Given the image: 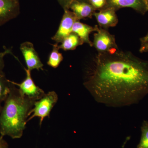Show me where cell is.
<instances>
[{
    "label": "cell",
    "instance_id": "obj_10",
    "mask_svg": "<svg viewBox=\"0 0 148 148\" xmlns=\"http://www.w3.org/2000/svg\"><path fill=\"white\" fill-rule=\"evenodd\" d=\"M116 11L112 8H103L98 12H95L93 16H95L100 27L108 30L110 27H115L118 23Z\"/></svg>",
    "mask_w": 148,
    "mask_h": 148
},
{
    "label": "cell",
    "instance_id": "obj_12",
    "mask_svg": "<svg viewBox=\"0 0 148 148\" xmlns=\"http://www.w3.org/2000/svg\"><path fill=\"white\" fill-rule=\"evenodd\" d=\"M98 29L97 26L92 27L86 24L77 21L74 23L72 29V32L75 33L79 37L84 43L87 44L90 47L93 46L90 40L89 36L92 32H97Z\"/></svg>",
    "mask_w": 148,
    "mask_h": 148
},
{
    "label": "cell",
    "instance_id": "obj_18",
    "mask_svg": "<svg viewBox=\"0 0 148 148\" xmlns=\"http://www.w3.org/2000/svg\"><path fill=\"white\" fill-rule=\"evenodd\" d=\"M64 10H69L70 6L75 2H87L88 0H56Z\"/></svg>",
    "mask_w": 148,
    "mask_h": 148
},
{
    "label": "cell",
    "instance_id": "obj_1",
    "mask_svg": "<svg viewBox=\"0 0 148 148\" xmlns=\"http://www.w3.org/2000/svg\"><path fill=\"white\" fill-rule=\"evenodd\" d=\"M84 85L99 103L112 107L136 104L148 94V61L119 49L98 53Z\"/></svg>",
    "mask_w": 148,
    "mask_h": 148
},
{
    "label": "cell",
    "instance_id": "obj_17",
    "mask_svg": "<svg viewBox=\"0 0 148 148\" xmlns=\"http://www.w3.org/2000/svg\"><path fill=\"white\" fill-rule=\"evenodd\" d=\"M88 3L95 10H101L104 8L106 4V0H88Z\"/></svg>",
    "mask_w": 148,
    "mask_h": 148
},
{
    "label": "cell",
    "instance_id": "obj_14",
    "mask_svg": "<svg viewBox=\"0 0 148 148\" xmlns=\"http://www.w3.org/2000/svg\"><path fill=\"white\" fill-rule=\"evenodd\" d=\"M11 82L8 79L3 71H0V112L10 90Z\"/></svg>",
    "mask_w": 148,
    "mask_h": 148
},
{
    "label": "cell",
    "instance_id": "obj_3",
    "mask_svg": "<svg viewBox=\"0 0 148 148\" xmlns=\"http://www.w3.org/2000/svg\"><path fill=\"white\" fill-rule=\"evenodd\" d=\"M58 95L54 91L45 93L42 98L35 101L27 122L35 117H38L40 118V125L41 126L45 118H49L51 112L58 102Z\"/></svg>",
    "mask_w": 148,
    "mask_h": 148
},
{
    "label": "cell",
    "instance_id": "obj_19",
    "mask_svg": "<svg viewBox=\"0 0 148 148\" xmlns=\"http://www.w3.org/2000/svg\"><path fill=\"white\" fill-rule=\"evenodd\" d=\"M8 54H12L11 49L6 48L3 52L0 51V71H3L5 66L4 58L5 56Z\"/></svg>",
    "mask_w": 148,
    "mask_h": 148
},
{
    "label": "cell",
    "instance_id": "obj_16",
    "mask_svg": "<svg viewBox=\"0 0 148 148\" xmlns=\"http://www.w3.org/2000/svg\"><path fill=\"white\" fill-rule=\"evenodd\" d=\"M141 134L140 142L137 148H148V121H144L141 127Z\"/></svg>",
    "mask_w": 148,
    "mask_h": 148
},
{
    "label": "cell",
    "instance_id": "obj_21",
    "mask_svg": "<svg viewBox=\"0 0 148 148\" xmlns=\"http://www.w3.org/2000/svg\"><path fill=\"white\" fill-rule=\"evenodd\" d=\"M140 51L141 53L148 52V44H141L140 48Z\"/></svg>",
    "mask_w": 148,
    "mask_h": 148
},
{
    "label": "cell",
    "instance_id": "obj_5",
    "mask_svg": "<svg viewBox=\"0 0 148 148\" xmlns=\"http://www.w3.org/2000/svg\"><path fill=\"white\" fill-rule=\"evenodd\" d=\"M24 70L26 73V77L22 82L18 83L12 81L11 82L18 87L21 95L33 101H38L42 98L45 94V92L35 84L32 78V71L27 69H24Z\"/></svg>",
    "mask_w": 148,
    "mask_h": 148
},
{
    "label": "cell",
    "instance_id": "obj_13",
    "mask_svg": "<svg viewBox=\"0 0 148 148\" xmlns=\"http://www.w3.org/2000/svg\"><path fill=\"white\" fill-rule=\"evenodd\" d=\"M84 43L77 35L72 32L63 40L61 44L58 45V47L59 49L64 51L74 50L77 47L82 45Z\"/></svg>",
    "mask_w": 148,
    "mask_h": 148
},
{
    "label": "cell",
    "instance_id": "obj_4",
    "mask_svg": "<svg viewBox=\"0 0 148 148\" xmlns=\"http://www.w3.org/2000/svg\"><path fill=\"white\" fill-rule=\"evenodd\" d=\"M92 46L95 48L98 53L112 52L119 49L114 36L111 34L108 30L98 27L94 34Z\"/></svg>",
    "mask_w": 148,
    "mask_h": 148
},
{
    "label": "cell",
    "instance_id": "obj_9",
    "mask_svg": "<svg viewBox=\"0 0 148 148\" xmlns=\"http://www.w3.org/2000/svg\"><path fill=\"white\" fill-rule=\"evenodd\" d=\"M124 8L133 9L142 14H145L148 12L144 0H106L104 8H112L116 11Z\"/></svg>",
    "mask_w": 148,
    "mask_h": 148
},
{
    "label": "cell",
    "instance_id": "obj_7",
    "mask_svg": "<svg viewBox=\"0 0 148 148\" xmlns=\"http://www.w3.org/2000/svg\"><path fill=\"white\" fill-rule=\"evenodd\" d=\"M19 49L24 57L27 69L31 71L34 70H43V64L32 43L24 42L20 45Z\"/></svg>",
    "mask_w": 148,
    "mask_h": 148
},
{
    "label": "cell",
    "instance_id": "obj_22",
    "mask_svg": "<svg viewBox=\"0 0 148 148\" xmlns=\"http://www.w3.org/2000/svg\"><path fill=\"white\" fill-rule=\"evenodd\" d=\"M140 40L141 44H148V33L145 36L141 38Z\"/></svg>",
    "mask_w": 148,
    "mask_h": 148
},
{
    "label": "cell",
    "instance_id": "obj_23",
    "mask_svg": "<svg viewBox=\"0 0 148 148\" xmlns=\"http://www.w3.org/2000/svg\"><path fill=\"white\" fill-rule=\"evenodd\" d=\"M145 3L146 5H147V10L148 12V0H144Z\"/></svg>",
    "mask_w": 148,
    "mask_h": 148
},
{
    "label": "cell",
    "instance_id": "obj_6",
    "mask_svg": "<svg viewBox=\"0 0 148 148\" xmlns=\"http://www.w3.org/2000/svg\"><path fill=\"white\" fill-rule=\"evenodd\" d=\"M78 20L73 12L70 10H64V13L58 30L51 40L56 43H61L66 37L72 33L74 23Z\"/></svg>",
    "mask_w": 148,
    "mask_h": 148
},
{
    "label": "cell",
    "instance_id": "obj_20",
    "mask_svg": "<svg viewBox=\"0 0 148 148\" xmlns=\"http://www.w3.org/2000/svg\"><path fill=\"white\" fill-rule=\"evenodd\" d=\"M8 143L3 139V137L0 136V148H8Z\"/></svg>",
    "mask_w": 148,
    "mask_h": 148
},
{
    "label": "cell",
    "instance_id": "obj_15",
    "mask_svg": "<svg viewBox=\"0 0 148 148\" xmlns=\"http://www.w3.org/2000/svg\"><path fill=\"white\" fill-rule=\"evenodd\" d=\"M58 45V44L56 43L52 45V50L49 54L47 61V65L53 69L58 68L64 59L63 54L59 52Z\"/></svg>",
    "mask_w": 148,
    "mask_h": 148
},
{
    "label": "cell",
    "instance_id": "obj_2",
    "mask_svg": "<svg viewBox=\"0 0 148 148\" xmlns=\"http://www.w3.org/2000/svg\"><path fill=\"white\" fill-rule=\"evenodd\" d=\"M10 82L9 93L0 112V135L19 139L23 135L35 101L21 95Z\"/></svg>",
    "mask_w": 148,
    "mask_h": 148
},
{
    "label": "cell",
    "instance_id": "obj_8",
    "mask_svg": "<svg viewBox=\"0 0 148 148\" xmlns=\"http://www.w3.org/2000/svg\"><path fill=\"white\" fill-rule=\"evenodd\" d=\"M20 12L19 1L0 0V26L16 18Z\"/></svg>",
    "mask_w": 148,
    "mask_h": 148
},
{
    "label": "cell",
    "instance_id": "obj_24",
    "mask_svg": "<svg viewBox=\"0 0 148 148\" xmlns=\"http://www.w3.org/2000/svg\"><path fill=\"white\" fill-rule=\"evenodd\" d=\"M16 1H19V0H16Z\"/></svg>",
    "mask_w": 148,
    "mask_h": 148
},
{
    "label": "cell",
    "instance_id": "obj_11",
    "mask_svg": "<svg viewBox=\"0 0 148 148\" xmlns=\"http://www.w3.org/2000/svg\"><path fill=\"white\" fill-rule=\"evenodd\" d=\"M69 10L73 12L78 20L91 18L95 10L87 2H75L70 6Z\"/></svg>",
    "mask_w": 148,
    "mask_h": 148
}]
</instances>
